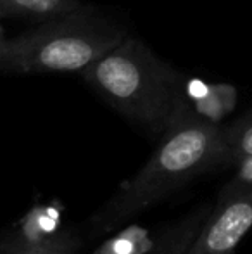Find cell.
Wrapping results in <instances>:
<instances>
[{"mask_svg": "<svg viewBox=\"0 0 252 254\" xmlns=\"http://www.w3.org/2000/svg\"><path fill=\"white\" fill-rule=\"evenodd\" d=\"M221 164H228L226 128L176 109L147 163L94 214V234L114 230L192 178Z\"/></svg>", "mask_w": 252, "mask_h": 254, "instance_id": "obj_1", "label": "cell"}, {"mask_svg": "<svg viewBox=\"0 0 252 254\" xmlns=\"http://www.w3.org/2000/svg\"><path fill=\"white\" fill-rule=\"evenodd\" d=\"M81 74L109 106L151 133H164L183 99L178 71L130 35Z\"/></svg>", "mask_w": 252, "mask_h": 254, "instance_id": "obj_2", "label": "cell"}, {"mask_svg": "<svg viewBox=\"0 0 252 254\" xmlns=\"http://www.w3.org/2000/svg\"><path fill=\"white\" fill-rule=\"evenodd\" d=\"M128 30L81 5L73 12L45 19L37 28L5 38L0 49V71L17 74L83 73L114 49Z\"/></svg>", "mask_w": 252, "mask_h": 254, "instance_id": "obj_3", "label": "cell"}, {"mask_svg": "<svg viewBox=\"0 0 252 254\" xmlns=\"http://www.w3.org/2000/svg\"><path fill=\"white\" fill-rule=\"evenodd\" d=\"M252 227V192L212 207L187 254H232Z\"/></svg>", "mask_w": 252, "mask_h": 254, "instance_id": "obj_4", "label": "cell"}, {"mask_svg": "<svg viewBox=\"0 0 252 254\" xmlns=\"http://www.w3.org/2000/svg\"><path fill=\"white\" fill-rule=\"evenodd\" d=\"M235 106V90L230 85L214 83L204 88V94L194 97L192 102L182 99L178 109L189 113L199 120L209 123H219Z\"/></svg>", "mask_w": 252, "mask_h": 254, "instance_id": "obj_5", "label": "cell"}, {"mask_svg": "<svg viewBox=\"0 0 252 254\" xmlns=\"http://www.w3.org/2000/svg\"><path fill=\"white\" fill-rule=\"evenodd\" d=\"M81 5V0H0V17H30L45 21L73 12Z\"/></svg>", "mask_w": 252, "mask_h": 254, "instance_id": "obj_6", "label": "cell"}, {"mask_svg": "<svg viewBox=\"0 0 252 254\" xmlns=\"http://www.w3.org/2000/svg\"><path fill=\"white\" fill-rule=\"evenodd\" d=\"M211 213V207H199L194 213L187 214L176 227H173L149 254H187L190 244L197 237L199 230L204 225L205 218Z\"/></svg>", "mask_w": 252, "mask_h": 254, "instance_id": "obj_7", "label": "cell"}, {"mask_svg": "<svg viewBox=\"0 0 252 254\" xmlns=\"http://www.w3.org/2000/svg\"><path fill=\"white\" fill-rule=\"evenodd\" d=\"M78 246H80V241L74 235L61 234L14 246L5 251H0V254H76Z\"/></svg>", "mask_w": 252, "mask_h": 254, "instance_id": "obj_8", "label": "cell"}, {"mask_svg": "<svg viewBox=\"0 0 252 254\" xmlns=\"http://www.w3.org/2000/svg\"><path fill=\"white\" fill-rule=\"evenodd\" d=\"M228 164H235L246 156H252V113L226 128Z\"/></svg>", "mask_w": 252, "mask_h": 254, "instance_id": "obj_9", "label": "cell"}, {"mask_svg": "<svg viewBox=\"0 0 252 254\" xmlns=\"http://www.w3.org/2000/svg\"><path fill=\"white\" fill-rule=\"evenodd\" d=\"M237 171L232 180L225 185L219 201L239 197V195L252 192V156H246L237 161Z\"/></svg>", "mask_w": 252, "mask_h": 254, "instance_id": "obj_10", "label": "cell"}, {"mask_svg": "<svg viewBox=\"0 0 252 254\" xmlns=\"http://www.w3.org/2000/svg\"><path fill=\"white\" fill-rule=\"evenodd\" d=\"M2 19V17H0ZM3 42H5V35H3V28H2V23H0V49H2Z\"/></svg>", "mask_w": 252, "mask_h": 254, "instance_id": "obj_11", "label": "cell"}]
</instances>
